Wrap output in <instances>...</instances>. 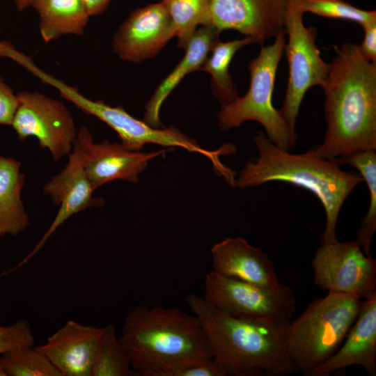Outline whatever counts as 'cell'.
<instances>
[{"label": "cell", "instance_id": "cell-22", "mask_svg": "<svg viewBox=\"0 0 376 376\" xmlns=\"http://www.w3.org/2000/svg\"><path fill=\"white\" fill-rule=\"evenodd\" d=\"M258 42L252 37L221 42L213 47L201 70L212 77L213 93L221 105L234 100L238 95L236 86L229 72V66L235 54L242 47Z\"/></svg>", "mask_w": 376, "mask_h": 376}, {"label": "cell", "instance_id": "cell-23", "mask_svg": "<svg viewBox=\"0 0 376 376\" xmlns=\"http://www.w3.org/2000/svg\"><path fill=\"white\" fill-rule=\"evenodd\" d=\"M340 165L347 164L358 171L366 182L369 193V205L361 219L354 241L365 254H370L371 242L376 230V152L364 150L336 159Z\"/></svg>", "mask_w": 376, "mask_h": 376}, {"label": "cell", "instance_id": "cell-11", "mask_svg": "<svg viewBox=\"0 0 376 376\" xmlns=\"http://www.w3.org/2000/svg\"><path fill=\"white\" fill-rule=\"evenodd\" d=\"M311 267L315 285L323 290L361 300L376 292V260L354 240L321 243Z\"/></svg>", "mask_w": 376, "mask_h": 376}, {"label": "cell", "instance_id": "cell-33", "mask_svg": "<svg viewBox=\"0 0 376 376\" xmlns=\"http://www.w3.org/2000/svg\"><path fill=\"white\" fill-rule=\"evenodd\" d=\"M33 0H14L15 5L19 12H22L31 6Z\"/></svg>", "mask_w": 376, "mask_h": 376}, {"label": "cell", "instance_id": "cell-27", "mask_svg": "<svg viewBox=\"0 0 376 376\" xmlns=\"http://www.w3.org/2000/svg\"><path fill=\"white\" fill-rule=\"evenodd\" d=\"M299 10L318 16L357 22L362 27L376 22V12L366 10L343 0H296Z\"/></svg>", "mask_w": 376, "mask_h": 376}, {"label": "cell", "instance_id": "cell-21", "mask_svg": "<svg viewBox=\"0 0 376 376\" xmlns=\"http://www.w3.org/2000/svg\"><path fill=\"white\" fill-rule=\"evenodd\" d=\"M39 17V31L46 43L62 36H81L90 15L81 0H33Z\"/></svg>", "mask_w": 376, "mask_h": 376}, {"label": "cell", "instance_id": "cell-14", "mask_svg": "<svg viewBox=\"0 0 376 376\" xmlns=\"http://www.w3.org/2000/svg\"><path fill=\"white\" fill-rule=\"evenodd\" d=\"M173 37L162 1L132 12L113 35L111 47L120 59L137 63L155 56Z\"/></svg>", "mask_w": 376, "mask_h": 376}, {"label": "cell", "instance_id": "cell-25", "mask_svg": "<svg viewBox=\"0 0 376 376\" xmlns=\"http://www.w3.org/2000/svg\"><path fill=\"white\" fill-rule=\"evenodd\" d=\"M133 372L114 326L107 324L104 327L91 376H132Z\"/></svg>", "mask_w": 376, "mask_h": 376}, {"label": "cell", "instance_id": "cell-18", "mask_svg": "<svg viewBox=\"0 0 376 376\" xmlns=\"http://www.w3.org/2000/svg\"><path fill=\"white\" fill-rule=\"evenodd\" d=\"M212 271L222 276L264 286L279 283L268 256L242 237H227L210 249Z\"/></svg>", "mask_w": 376, "mask_h": 376}, {"label": "cell", "instance_id": "cell-5", "mask_svg": "<svg viewBox=\"0 0 376 376\" xmlns=\"http://www.w3.org/2000/svg\"><path fill=\"white\" fill-rule=\"evenodd\" d=\"M361 304V300L354 297L328 292L284 325V347L299 373L307 376L338 350L358 316Z\"/></svg>", "mask_w": 376, "mask_h": 376}, {"label": "cell", "instance_id": "cell-32", "mask_svg": "<svg viewBox=\"0 0 376 376\" xmlns=\"http://www.w3.org/2000/svg\"><path fill=\"white\" fill-rule=\"evenodd\" d=\"M84 3L88 13L91 16H96L103 13L108 8L111 0H81Z\"/></svg>", "mask_w": 376, "mask_h": 376}, {"label": "cell", "instance_id": "cell-26", "mask_svg": "<svg viewBox=\"0 0 376 376\" xmlns=\"http://www.w3.org/2000/svg\"><path fill=\"white\" fill-rule=\"evenodd\" d=\"M0 362L7 376H62L35 346L3 354Z\"/></svg>", "mask_w": 376, "mask_h": 376}, {"label": "cell", "instance_id": "cell-30", "mask_svg": "<svg viewBox=\"0 0 376 376\" xmlns=\"http://www.w3.org/2000/svg\"><path fill=\"white\" fill-rule=\"evenodd\" d=\"M179 376H226L224 369L213 358L183 370Z\"/></svg>", "mask_w": 376, "mask_h": 376}, {"label": "cell", "instance_id": "cell-24", "mask_svg": "<svg viewBox=\"0 0 376 376\" xmlns=\"http://www.w3.org/2000/svg\"><path fill=\"white\" fill-rule=\"evenodd\" d=\"M169 15L178 46L185 50L198 26L211 25V0H162Z\"/></svg>", "mask_w": 376, "mask_h": 376}, {"label": "cell", "instance_id": "cell-31", "mask_svg": "<svg viewBox=\"0 0 376 376\" xmlns=\"http://www.w3.org/2000/svg\"><path fill=\"white\" fill-rule=\"evenodd\" d=\"M364 30V38L359 45L363 57L372 62H376V22L362 27Z\"/></svg>", "mask_w": 376, "mask_h": 376}, {"label": "cell", "instance_id": "cell-8", "mask_svg": "<svg viewBox=\"0 0 376 376\" xmlns=\"http://www.w3.org/2000/svg\"><path fill=\"white\" fill-rule=\"evenodd\" d=\"M203 298L236 318L288 323L297 308L292 289L285 283L264 286L226 277L214 271L205 278Z\"/></svg>", "mask_w": 376, "mask_h": 376}, {"label": "cell", "instance_id": "cell-3", "mask_svg": "<svg viewBox=\"0 0 376 376\" xmlns=\"http://www.w3.org/2000/svg\"><path fill=\"white\" fill-rule=\"evenodd\" d=\"M186 302L198 319L212 358L226 376H286L299 373L284 347V324L236 318L187 295Z\"/></svg>", "mask_w": 376, "mask_h": 376}, {"label": "cell", "instance_id": "cell-34", "mask_svg": "<svg viewBox=\"0 0 376 376\" xmlns=\"http://www.w3.org/2000/svg\"><path fill=\"white\" fill-rule=\"evenodd\" d=\"M0 376H7L6 370L1 362H0Z\"/></svg>", "mask_w": 376, "mask_h": 376}, {"label": "cell", "instance_id": "cell-6", "mask_svg": "<svg viewBox=\"0 0 376 376\" xmlns=\"http://www.w3.org/2000/svg\"><path fill=\"white\" fill-rule=\"evenodd\" d=\"M286 41L285 30L272 44L262 46L258 55L249 64L250 84L247 93L221 104L217 118L223 130L236 128L248 120L264 127L267 138L277 147L290 151L297 143V134L272 103L275 78Z\"/></svg>", "mask_w": 376, "mask_h": 376}, {"label": "cell", "instance_id": "cell-7", "mask_svg": "<svg viewBox=\"0 0 376 376\" xmlns=\"http://www.w3.org/2000/svg\"><path fill=\"white\" fill-rule=\"evenodd\" d=\"M45 82L55 87L60 95L71 102L86 114L93 116L112 128L118 135L120 142L129 149L140 151L148 143L163 147H180L189 152H197L207 157L218 175L224 174L228 167L224 164L221 155H229L230 148L224 144L216 150H209L171 125L169 127H154L144 120H139L127 113L121 106L112 107L102 100H92L72 86L47 76Z\"/></svg>", "mask_w": 376, "mask_h": 376}, {"label": "cell", "instance_id": "cell-4", "mask_svg": "<svg viewBox=\"0 0 376 376\" xmlns=\"http://www.w3.org/2000/svg\"><path fill=\"white\" fill-rule=\"evenodd\" d=\"M253 141L259 157L248 161L236 179V187L246 189L267 182H287L308 190L320 201L326 214L321 243L335 241L336 224L342 206L361 182L357 172L345 171L336 159L319 156L313 148L301 154H292L274 145L263 132Z\"/></svg>", "mask_w": 376, "mask_h": 376}, {"label": "cell", "instance_id": "cell-2", "mask_svg": "<svg viewBox=\"0 0 376 376\" xmlns=\"http://www.w3.org/2000/svg\"><path fill=\"white\" fill-rule=\"evenodd\" d=\"M119 339L132 369L142 376H179L212 358L198 319L177 308L136 306Z\"/></svg>", "mask_w": 376, "mask_h": 376}, {"label": "cell", "instance_id": "cell-10", "mask_svg": "<svg viewBox=\"0 0 376 376\" xmlns=\"http://www.w3.org/2000/svg\"><path fill=\"white\" fill-rule=\"evenodd\" d=\"M16 95L18 107L11 126L19 139L36 137L39 146L47 149L55 162L68 156L78 130L66 105L40 92L22 91Z\"/></svg>", "mask_w": 376, "mask_h": 376}, {"label": "cell", "instance_id": "cell-13", "mask_svg": "<svg viewBox=\"0 0 376 376\" xmlns=\"http://www.w3.org/2000/svg\"><path fill=\"white\" fill-rule=\"evenodd\" d=\"M75 141L81 147L85 172L94 190L116 180L138 183V176L148 163L172 149L143 152L130 150L121 142L95 143L85 125L78 129Z\"/></svg>", "mask_w": 376, "mask_h": 376}, {"label": "cell", "instance_id": "cell-20", "mask_svg": "<svg viewBox=\"0 0 376 376\" xmlns=\"http://www.w3.org/2000/svg\"><path fill=\"white\" fill-rule=\"evenodd\" d=\"M24 182L20 162L0 155V237L16 236L30 225L22 200Z\"/></svg>", "mask_w": 376, "mask_h": 376}, {"label": "cell", "instance_id": "cell-17", "mask_svg": "<svg viewBox=\"0 0 376 376\" xmlns=\"http://www.w3.org/2000/svg\"><path fill=\"white\" fill-rule=\"evenodd\" d=\"M352 366L376 375V292L361 300L358 316L338 350L307 376H329Z\"/></svg>", "mask_w": 376, "mask_h": 376}, {"label": "cell", "instance_id": "cell-15", "mask_svg": "<svg viewBox=\"0 0 376 376\" xmlns=\"http://www.w3.org/2000/svg\"><path fill=\"white\" fill-rule=\"evenodd\" d=\"M290 0H211L210 23L219 32L233 29L258 44L284 31Z\"/></svg>", "mask_w": 376, "mask_h": 376}, {"label": "cell", "instance_id": "cell-1", "mask_svg": "<svg viewBox=\"0 0 376 376\" xmlns=\"http://www.w3.org/2000/svg\"><path fill=\"white\" fill-rule=\"evenodd\" d=\"M335 49L321 86L327 131L322 143L313 148L327 159L376 150V62L366 59L354 43Z\"/></svg>", "mask_w": 376, "mask_h": 376}, {"label": "cell", "instance_id": "cell-19", "mask_svg": "<svg viewBox=\"0 0 376 376\" xmlns=\"http://www.w3.org/2000/svg\"><path fill=\"white\" fill-rule=\"evenodd\" d=\"M219 32L213 26H202L189 40L183 58L159 83L146 104L143 120L154 127H160L159 113L164 102L188 74L201 70L214 45L219 40Z\"/></svg>", "mask_w": 376, "mask_h": 376}, {"label": "cell", "instance_id": "cell-16", "mask_svg": "<svg viewBox=\"0 0 376 376\" xmlns=\"http://www.w3.org/2000/svg\"><path fill=\"white\" fill-rule=\"evenodd\" d=\"M103 330L68 320L36 348L62 376H91Z\"/></svg>", "mask_w": 376, "mask_h": 376}, {"label": "cell", "instance_id": "cell-12", "mask_svg": "<svg viewBox=\"0 0 376 376\" xmlns=\"http://www.w3.org/2000/svg\"><path fill=\"white\" fill-rule=\"evenodd\" d=\"M68 157V162L65 166L52 176L42 188L44 194L49 197L52 202L59 206L58 211L33 249L16 268L36 254L55 231L73 215L88 208H100L104 205V198L93 196L95 190L85 172L82 151L75 141L72 150Z\"/></svg>", "mask_w": 376, "mask_h": 376}, {"label": "cell", "instance_id": "cell-28", "mask_svg": "<svg viewBox=\"0 0 376 376\" xmlns=\"http://www.w3.org/2000/svg\"><path fill=\"white\" fill-rule=\"evenodd\" d=\"M34 346L31 324L20 320L8 326H0V354Z\"/></svg>", "mask_w": 376, "mask_h": 376}, {"label": "cell", "instance_id": "cell-29", "mask_svg": "<svg viewBox=\"0 0 376 376\" xmlns=\"http://www.w3.org/2000/svg\"><path fill=\"white\" fill-rule=\"evenodd\" d=\"M17 107L16 93L0 75V125L11 126Z\"/></svg>", "mask_w": 376, "mask_h": 376}, {"label": "cell", "instance_id": "cell-9", "mask_svg": "<svg viewBox=\"0 0 376 376\" xmlns=\"http://www.w3.org/2000/svg\"><path fill=\"white\" fill-rule=\"evenodd\" d=\"M303 15L296 0H290L284 24L285 36L288 37L284 52L289 75L284 100L279 111L296 133L297 118L306 93L313 86H322L331 68V64L322 58L315 44L316 28L306 26Z\"/></svg>", "mask_w": 376, "mask_h": 376}]
</instances>
